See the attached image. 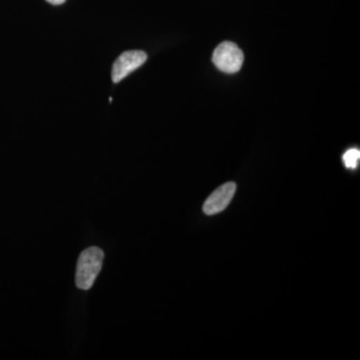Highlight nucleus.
Wrapping results in <instances>:
<instances>
[{
	"instance_id": "nucleus-3",
	"label": "nucleus",
	"mask_w": 360,
	"mask_h": 360,
	"mask_svg": "<svg viewBox=\"0 0 360 360\" xmlns=\"http://www.w3.org/2000/svg\"><path fill=\"white\" fill-rule=\"evenodd\" d=\"M148 60V54L141 51H129L123 52L112 66V77L113 82L118 84L122 82L123 78L134 72L137 68H141L146 61Z\"/></svg>"
},
{
	"instance_id": "nucleus-2",
	"label": "nucleus",
	"mask_w": 360,
	"mask_h": 360,
	"mask_svg": "<svg viewBox=\"0 0 360 360\" xmlns=\"http://www.w3.org/2000/svg\"><path fill=\"white\" fill-rule=\"evenodd\" d=\"M212 61L222 72H238L245 61V56L240 49L231 41L221 42L213 52Z\"/></svg>"
},
{
	"instance_id": "nucleus-6",
	"label": "nucleus",
	"mask_w": 360,
	"mask_h": 360,
	"mask_svg": "<svg viewBox=\"0 0 360 360\" xmlns=\"http://www.w3.org/2000/svg\"><path fill=\"white\" fill-rule=\"evenodd\" d=\"M46 1L53 4V6H60V4H65L66 0H46Z\"/></svg>"
},
{
	"instance_id": "nucleus-1",
	"label": "nucleus",
	"mask_w": 360,
	"mask_h": 360,
	"mask_svg": "<svg viewBox=\"0 0 360 360\" xmlns=\"http://www.w3.org/2000/svg\"><path fill=\"white\" fill-rule=\"evenodd\" d=\"M104 253L97 246H91L80 253L78 257L75 284L79 290H89L103 269Z\"/></svg>"
},
{
	"instance_id": "nucleus-4",
	"label": "nucleus",
	"mask_w": 360,
	"mask_h": 360,
	"mask_svg": "<svg viewBox=\"0 0 360 360\" xmlns=\"http://www.w3.org/2000/svg\"><path fill=\"white\" fill-rule=\"evenodd\" d=\"M236 191V184L234 182H227L224 186H219L206 200L203 205V212L207 215L217 214V213L224 212L231 203Z\"/></svg>"
},
{
	"instance_id": "nucleus-5",
	"label": "nucleus",
	"mask_w": 360,
	"mask_h": 360,
	"mask_svg": "<svg viewBox=\"0 0 360 360\" xmlns=\"http://www.w3.org/2000/svg\"><path fill=\"white\" fill-rule=\"evenodd\" d=\"M343 162H345V167L350 168V169H355L359 165L360 158L359 149L350 148L348 149L347 153L343 155Z\"/></svg>"
}]
</instances>
